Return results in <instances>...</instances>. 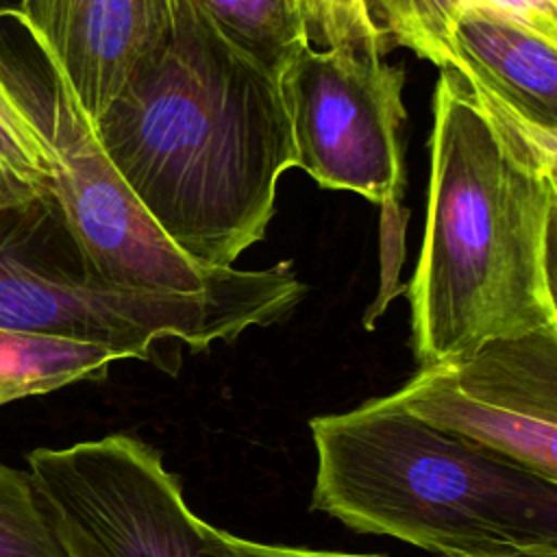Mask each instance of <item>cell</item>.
Returning a JSON list of instances; mask_svg holds the SVG:
<instances>
[{"mask_svg":"<svg viewBox=\"0 0 557 557\" xmlns=\"http://www.w3.org/2000/svg\"><path fill=\"white\" fill-rule=\"evenodd\" d=\"M376 46H302L278 76L296 152L324 189L392 207L403 187L405 72Z\"/></svg>","mask_w":557,"mask_h":557,"instance_id":"cell-6","label":"cell"},{"mask_svg":"<svg viewBox=\"0 0 557 557\" xmlns=\"http://www.w3.org/2000/svg\"><path fill=\"white\" fill-rule=\"evenodd\" d=\"M387 398L557 481V329L492 339L461 359L420 368Z\"/></svg>","mask_w":557,"mask_h":557,"instance_id":"cell-8","label":"cell"},{"mask_svg":"<svg viewBox=\"0 0 557 557\" xmlns=\"http://www.w3.org/2000/svg\"><path fill=\"white\" fill-rule=\"evenodd\" d=\"M94 131L157 228L213 270L263 239L278 178L296 168L278 76L237 48L200 0H176L170 37Z\"/></svg>","mask_w":557,"mask_h":557,"instance_id":"cell-1","label":"cell"},{"mask_svg":"<svg viewBox=\"0 0 557 557\" xmlns=\"http://www.w3.org/2000/svg\"><path fill=\"white\" fill-rule=\"evenodd\" d=\"M0 557H67L28 472L0 463Z\"/></svg>","mask_w":557,"mask_h":557,"instance_id":"cell-15","label":"cell"},{"mask_svg":"<svg viewBox=\"0 0 557 557\" xmlns=\"http://www.w3.org/2000/svg\"><path fill=\"white\" fill-rule=\"evenodd\" d=\"M366 7L387 44L405 46L440 70H453L450 30L459 0H366Z\"/></svg>","mask_w":557,"mask_h":557,"instance_id":"cell-14","label":"cell"},{"mask_svg":"<svg viewBox=\"0 0 557 557\" xmlns=\"http://www.w3.org/2000/svg\"><path fill=\"white\" fill-rule=\"evenodd\" d=\"M54 207L0 209V326L96 344L120 359H150L159 342L207 350L252 326L285 320L307 285L289 263L235 270L202 292L113 285L39 255L37 233Z\"/></svg>","mask_w":557,"mask_h":557,"instance_id":"cell-4","label":"cell"},{"mask_svg":"<svg viewBox=\"0 0 557 557\" xmlns=\"http://www.w3.org/2000/svg\"><path fill=\"white\" fill-rule=\"evenodd\" d=\"M300 11L313 48L387 46L368 15L366 0H300Z\"/></svg>","mask_w":557,"mask_h":557,"instance_id":"cell-16","label":"cell"},{"mask_svg":"<svg viewBox=\"0 0 557 557\" xmlns=\"http://www.w3.org/2000/svg\"><path fill=\"white\" fill-rule=\"evenodd\" d=\"M52 165L39 87L13 81L0 59V209L50 207Z\"/></svg>","mask_w":557,"mask_h":557,"instance_id":"cell-11","label":"cell"},{"mask_svg":"<svg viewBox=\"0 0 557 557\" xmlns=\"http://www.w3.org/2000/svg\"><path fill=\"white\" fill-rule=\"evenodd\" d=\"M176 0H20L15 17L94 124L133 70L165 44Z\"/></svg>","mask_w":557,"mask_h":557,"instance_id":"cell-9","label":"cell"},{"mask_svg":"<svg viewBox=\"0 0 557 557\" xmlns=\"http://www.w3.org/2000/svg\"><path fill=\"white\" fill-rule=\"evenodd\" d=\"M311 509L440 557H557V481L389 403L309 422Z\"/></svg>","mask_w":557,"mask_h":557,"instance_id":"cell-3","label":"cell"},{"mask_svg":"<svg viewBox=\"0 0 557 557\" xmlns=\"http://www.w3.org/2000/svg\"><path fill=\"white\" fill-rule=\"evenodd\" d=\"M113 361L120 355L104 346L0 326V407L100 379Z\"/></svg>","mask_w":557,"mask_h":557,"instance_id":"cell-12","label":"cell"},{"mask_svg":"<svg viewBox=\"0 0 557 557\" xmlns=\"http://www.w3.org/2000/svg\"><path fill=\"white\" fill-rule=\"evenodd\" d=\"M461 9L507 17L557 39V0H459Z\"/></svg>","mask_w":557,"mask_h":557,"instance_id":"cell-17","label":"cell"},{"mask_svg":"<svg viewBox=\"0 0 557 557\" xmlns=\"http://www.w3.org/2000/svg\"><path fill=\"white\" fill-rule=\"evenodd\" d=\"M46 67L39 104L54 157L50 200L81 270L113 285L172 292H202L231 278L237 268H205L157 228L104 154L65 76L48 61Z\"/></svg>","mask_w":557,"mask_h":557,"instance_id":"cell-7","label":"cell"},{"mask_svg":"<svg viewBox=\"0 0 557 557\" xmlns=\"http://www.w3.org/2000/svg\"><path fill=\"white\" fill-rule=\"evenodd\" d=\"M213 535L218 546L226 553V557H383V555H357V553L313 550V548L283 546V544H263V542L237 537L222 529H213Z\"/></svg>","mask_w":557,"mask_h":557,"instance_id":"cell-18","label":"cell"},{"mask_svg":"<svg viewBox=\"0 0 557 557\" xmlns=\"http://www.w3.org/2000/svg\"><path fill=\"white\" fill-rule=\"evenodd\" d=\"M453 70L503 126L557 159V39L513 20L461 9Z\"/></svg>","mask_w":557,"mask_h":557,"instance_id":"cell-10","label":"cell"},{"mask_svg":"<svg viewBox=\"0 0 557 557\" xmlns=\"http://www.w3.org/2000/svg\"><path fill=\"white\" fill-rule=\"evenodd\" d=\"M200 4L237 48L276 76L309 44L300 0H200Z\"/></svg>","mask_w":557,"mask_h":557,"instance_id":"cell-13","label":"cell"},{"mask_svg":"<svg viewBox=\"0 0 557 557\" xmlns=\"http://www.w3.org/2000/svg\"><path fill=\"white\" fill-rule=\"evenodd\" d=\"M26 463L67 557H226L161 453L133 435L35 448Z\"/></svg>","mask_w":557,"mask_h":557,"instance_id":"cell-5","label":"cell"},{"mask_svg":"<svg viewBox=\"0 0 557 557\" xmlns=\"http://www.w3.org/2000/svg\"><path fill=\"white\" fill-rule=\"evenodd\" d=\"M420 257L407 285L420 368L492 339L557 329V159L503 126L440 70Z\"/></svg>","mask_w":557,"mask_h":557,"instance_id":"cell-2","label":"cell"}]
</instances>
